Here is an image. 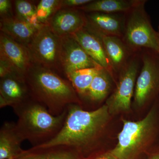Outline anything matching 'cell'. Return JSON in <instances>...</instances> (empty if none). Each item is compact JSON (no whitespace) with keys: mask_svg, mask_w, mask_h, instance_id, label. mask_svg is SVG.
<instances>
[{"mask_svg":"<svg viewBox=\"0 0 159 159\" xmlns=\"http://www.w3.org/2000/svg\"><path fill=\"white\" fill-rule=\"evenodd\" d=\"M111 114L106 104L92 111L79 104L67 107V115L61 130L49 142L35 147L63 145L73 148L85 159L99 152V148Z\"/></svg>","mask_w":159,"mask_h":159,"instance_id":"cell-1","label":"cell"},{"mask_svg":"<svg viewBox=\"0 0 159 159\" xmlns=\"http://www.w3.org/2000/svg\"><path fill=\"white\" fill-rule=\"evenodd\" d=\"M25 79L31 97L54 116L62 113L71 104H82L70 82L57 72L32 63Z\"/></svg>","mask_w":159,"mask_h":159,"instance_id":"cell-2","label":"cell"},{"mask_svg":"<svg viewBox=\"0 0 159 159\" xmlns=\"http://www.w3.org/2000/svg\"><path fill=\"white\" fill-rule=\"evenodd\" d=\"M118 143L110 152L119 159H138L159 146V97L142 120H124Z\"/></svg>","mask_w":159,"mask_h":159,"instance_id":"cell-3","label":"cell"},{"mask_svg":"<svg viewBox=\"0 0 159 159\" xmlns=\"http://www.w3.org/2000/svg\"><path fill=\"white\" fill-rule=\"evenodd\" d=\"M18 117L16 127L25 140L39 146L49 142L59 132L65 122L67 108L54 116L32 97L12 107Z\"/></svg>","mask_w":159,"mask_h":159,"instance_id":"cell-4","label":"cell"},{"mask_svg":"<svg viewBox=\"0 0 159 159\" xmlns=\"http://www.w3.org/2000/svg\"><path fill=\"white\" fill-rule=\"evenodd\" d=\"M146 2L138 0L136 5L125 13L122 39L134 53L148 50L159 54V32L153 29L145 11Z\"/></svg>","mask_w":159,"mask_h":159,"instance_id":"cell-5","label":"cell"},{"mask_svg":"<svg viewBox=\"0 0 159 159\" xmlns=\"http://www.w3.org/2000/svg\"><path fill=\"white\" fill-rule=\"evenodd\" d=\"M141 54L142 65L133 97L137 108L153 104L159 97V54L144 50L141 51Z\"/></svg>","mask_w":159,"mask_h":159,"instance_id":"cell-6","label":"cell"},{"mask_svg":"<svg viewBox=\"0 0 159 159\" xmlns=\"http://www.w3.org/2000/svg\"><path fill=\"white\" fill-rule=\"evenodd\" d=\"M141 65V52L135 53L118 74L116 88L105 103L111 116L126 112L130 110Z\"/></svg>","mask_w":159,"mask_h":159,"instance_id":"cell-7","label":"cell"},{"mask_svg":"<svg viewBox=\"0 0 159 159\" xmlns=\"http://www.w3.org/2000/svg\"><path fill=\"white\" fill-rule=\"evenodd\" d=\"M32 63L51 70L61 73L60 53L61 39L51 31L48 25H43L27 46Z\"/></svg>","mask_w":159,"mask_h":159,"instance_id":"cell-8","label":"cell"},{"mask_svg":"<svg viewBox=\"0 0 159 159\" xmlns=\"http://www.w3.org/2000/svg\"><path fill=\"white\" fill-rule=\"evenodd\" d=\"M60 58L62 72H71L89 68H102L87 54L72 35L60 38Z\"/></svg>","mask_w":159,"mask_h":159,"instance_id":"cell-9","label":"cell"},{"mask_svg":"<svg viewBox=\"0 0 159 159\" xmlns=\"http://www.w3.org/2000/svg\"><path fill=\"white\" fill-rule=\"evenodd\" d=\"M0 60L5 61L16 74L24 77L33 63L28 47L2 32L0 34Z\"/></svg>","mask_w":159,"mask_h":159,"instance_id":"cell-10","label":"cell"},{"mask_svg":"<svg viewBox=\"0 0 159 159\" xmlns=\"http://www.w3.org/2000/svg\"><path fill=\"white\" fill-rule=\"evenodd\" d=\"M87 23L85 12L76 8H62L55 13L48 25L54 34L61 38L81 30Z\"/></svg>","mask_w":159,"mask_h":159,"instance_id":"cell-11","label":"cell"},{"mask_svg":"<svg viewBox=\"0 0 159 159\" xmlns=\"http://www.w3.org/2000/svg\"><path fill=\"white\" fill-rule=\"evenodd\" d=\"M25 77L16 74L1 78L0 107H11L20 104L31 98Z\"/></svg>","mask_w":159,"mask_h":159,"instance_id":"cell-12","label":"cell"},{"mask_svg":"<svg viewBox=\"0 0 159 159\" xmlns=\"http://www.w3.org/2000/svg\"><path fill=\"white\" fill-rule=\"evenodd\" d=\"M100 39L115 73L117 75L135 53L125 44L122 38L106 35L85 26Z\"/></svg>","mask_w":159,"mask_h":159,"instance_id":"cell-13","label":"cell"},{"mask_svg":"<svg viewBox=\"0 0 159 159\" xmlns=\"http://www.w3.org/2000/svg\"><path fill=\"white\" fill-rule=\"evenodd\" d=\"M83 49L99 65L108 71L116 80L115 73L100 39L85 27L71 34Z\"/></svg>","mask_w":159,"mask_h":159,"instance_id":"cell-14","label":"cell"},{"mask_svg":"<svg viewBox=\"0 0 159 159\" xmlns=\"http://www.w3.org/2000/svg\"><path fill=\"white\" fill-rule=\"evenodd\" d=\"M86 25L106 35L122 38L125 24V13H85Z\"/></svg>","mask_w":159,"mask_h":159,"instance_id":"cell-15","label":"cell"},{"mask_svg":"<svg viewBox=\"0 0 159 159\" xmlns=\"http://www.w3.org/2000/svg\"><path fill=\"white\" fill-rule=\"evenodd\" d=\"M40 28L23 21L15 16L1 19V32L27 47L35 37Z\"/></svg>","mask_w":159,"mask_h":159,"instance_id":"cell-16","label":"cell"},{"mask_svg":"<svg viewBox=\"0 0 159 159\" xmlns=\"http://www.w3.org/2000/svg\"><path fill=\"white\" fill-rule=\"evenodd\" d=\"M25 141L16 123L5 122L0 129V159H14L24 151L21 145Z\"/></svg>","mask_w":159,"mask_h":159,"instance_id":"cell-17","label":"cell"},{"mask_svg":"<svg viewBox=\"0 0 159 159\" xmlns=\"http://www.w3.org/2000/svg\"><path fill=\"white\" fill-rule=\"evenodd\" d=\"M14 159H85L77 151L63 145L32 147L23 151Z\"/></svg>","mask_w":159,"mask_h":159,"instance_id":"cell-18","label":"cell"},{"mask_svg":"<svg viewBox=\"0 0 159 159\" xmlns=\"http://www.w3.org/2000/svg\"><path fill=\"white\" fill-rule=\"evenodd\" d=\"M115 81L116 79L108 71L102 69L94 78L87 92L81 99H87L94 103L102 102L110 93Z\"/></svg>","mask_w":159,"mask_h":159,"instance_id":"cell-19","label":"cell"},{"mask_svg":"<svg viewBox=\"0 0 159 159\" xmlns=\"http://www.w3.org/2000/svg\"><path fill=\"white\" fill-rule=\"evenodd\" d=\"M138 2V0H92L91 2L77 9L85 13H125Z\"/></svg>","mask_w":159,"mask_h":159,"instance_id":"cell-20","label":"cell"},{"mask_svg":"<svg viewBox=\"0 0 159 159\" xmlns=\"http://www.w3.org/2000/svg\"><path fill=\"white\" fill-rule=\"evenodd\" d=\"M102 69L103 68L83 69L66 75V77L75 89L80 99L85 95L94 78Z\"/></svg>","mask_w":159,"mask_h":159,"instance_id":"cell-21","label":"cell"},{"mask_svg":"<svg viewBox=\"0 0 159 159\" xmlns=\"http://www.w3.org/2000/svg\"><path fill=\"white\" fill-rule=\"evenodd\" d=\"M15 16L23 21L40 28L43 25L39 23L36 13V6L30 1L16 0L14 2Z\"/></svg>","mask_w":159,"mask_h":159,"instance_id":"cell-22","label":"cell"},{"mask_svg":"<svg viewBox=\"0 0 159 159\" xmlns=\"http://www.w3.org/2000/svg\"><path fill=\"white\" fill-rule=\"evenodd\" d=\"M61 9V0H41L36 6L37 20L41 25H48L55 13Z\"/></svg>","mask_w":159,"mask_h":159,"instance_id":"cell-23","label":"cell"},{"mask_svg":"<svg viewBox=\"0 0 159 159\" xmlns=\"http://www.w3.org/2000/svg\"><path fill=\"white\" fill-rule=\"evenodd\" d=\"M1 19L14 16L12 12V2L10 0H0Z\"/></svg>","mask_w":159,"mask_h":159,"instance_id":"cell-24","label":"cell"},{"mask_svg":"<svg viewBox=\"0 0 159 159\" xmlns=\"http://www.w3.org/2000/svg\"><path fill=\"white\" fill-rule=\"evenodd\" d=\"M92 0H61L62 8H78L91 2Z\"/></svg>","mask_w":159,"mask_h":159,"instance_id":"cell-25","label":"cell"},{"mask_svg":"<svg viewBox=\"0 0 159 159\" xmlns=\"http://www.w3.org/2000/svg\"><path fill=\"white\" fill-rule=\"evenodd\" d=\"M87 159H119L111 152H99Z\"/></svg>","mask_w":159,"mask_h":159,"instance_id":"cell-26","label":"cell"},{"mask_svg":"<svg viewBox=\"0 0 159 159\" xmlns=\"http://www.w3.org/2000/svg\"><path fill=\"white\" fill-rule=\"evenodd\" d=\"M146 156L147 159H159V146L148 152Z\"/></svg>","mask_w":159,"mask_h":159,"instance_id":"cell-27","label":"cell"},{"mask_svg":"<svg viewBox=\"0 0 159 159\" xmlns=\"http://www.w3.org/2000/svg\"><path fill=\"white\" fill-rule=\"evenodd\" d=\"M158 29H159V31H158V32H159V27H158Z\"/></svg>","mask_w":159,"mask_h":159,"instance_id":"cell-28","label":"cell"}]
</instances>
